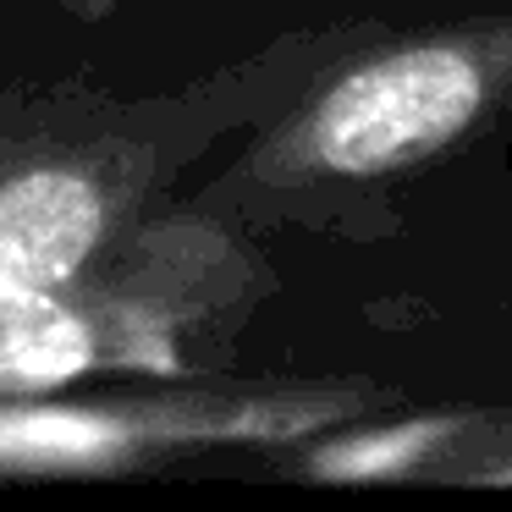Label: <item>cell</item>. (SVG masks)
I'll return each mask as SVG.
<instances>
[{
	"instance_id": "obj_4",
	"label": "cell",
	"mask_w": 512,
	"mask_h": 512,
	"mask_svg": "<svg viewBox=\"0 0 512 512\" xmlns=\"http://www.w3.org/2000/svg\"><path fill=\"white\" fill-rule=\"evenodd\" d=\"M463 479H490V485H512V446L507 452H485L479 463L463 468Z\"/></svg>"
},
{
	"instance_id": "obj_1",
	"label": "cell",
	"mask_w": 512,
	"mask_h": 512,
	"mask_svg": "<svg viewBox=\"0 0 512 512\" xmlns=\"http://www.w3.org/2000/svg\"><path fill=\"white\" fill-rule=\"evenodd\" d=\"M512 133V0H457L314 100L303 171L347 182L408 177Z\"/></svg>"
},
{
	"instance_id": "obj_3",
	"label": "cell",
	"mask_w": 512,
	"mask_h": 512,
	"mask_svg": "<svg viewBox=\"0 0 512 512\" xmlns=\"http://www.w3.org/2000/svg\"><path fill=\"white\" fill-rule=\"evenodd\" d=\"M89 364V336L50 292L0 287V386H61Z\"/></svg>"
},
{
	"instance_id": "obj_2",
	"label": "cell",
	"mask_w": 512,
	"mask_h": 512,
	"mask_svg": "<svg viewBox=\"0 0 512 512\" xmlns=\"http://www.w3.org/2000/svg\"><path fill=\"white\" fill-rule=\"evenodd\" d=\"M100 199L72 171H28L0 188V287L50 292L89 259Z\"/></svg>"
}]
</instances>
